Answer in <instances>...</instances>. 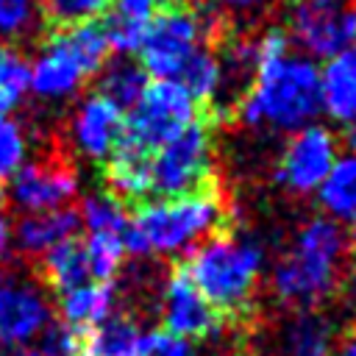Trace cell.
<instances>
[{
	"label": "cell",
	"mask_w": 356,
	"mask_h": 356,
	"mask_svg": "<svg viewBox=\"0 0 356 356\" xmlns=\"http://www.w3.org/2000/svg\"><path fill=\"white\" fill-rule=\"evenodd\" d=\"M228 209L222 203V192L217 181H209L197 192L164 200H145L134 206L120 242L125 253L147 256V253H178L192 242L225 231Z\"/></svg>",
	"instance_id": "obj_1"
},
{
	"label": "cell",
	"mask_w": 356,
	"mask_h": 356,
	"mask_svg": "<svg viewBox=\"0 0 356 356\" xmlns=\"http://www.w3.org/2000/svg\"><path fill=\"white\" fill-rule=\"evenodd\" d=\"M323 111L320 67L303 56H275L256 61L253 83L239 100L234 117L245 125H273L278 131H298L312 125Z\"/></svg>",
	"instance_id": "obj_2"
},
{
	"label": "cell",
	"mask_w": 356,
	"mask_h": 356,
	"mask_svg": "<svg viewBox=\"0 0 356 356\" xmlns=\"http://www.w3.org/2000/svg\"><path fill=\"white\" fill-rule=\"evenodd\" d=\"M197 292L222 320H245L261 270L259 248L239 242L231 228L195 245L181 261Z\"/></svg>",
	"instance_id": "obj_3"
},
{
	"label": "cell",
	"mask_w": 356,
	"mask_h": 356,
	"mask_svg": "<svg viewBox=\"0 0 356 356\" xmlns=\"http://www.w3.org/2000/svg\"><path fill=\"white\" fill-rule=\"evenodd\" d=\"M111 47L100 22L56 28L31 61V92L42 103H64L100 72Z\"/></svg>",
	"instance_id": "obj_4"
},
{
	"label": "cell",
	"mask_w": 356,
	"mask_h": 356,
	"mask_svg": "<svg viewBox=\"0 0 356 356\" xmlns=\"http://www.w3.org/2000/svg\"><path fill=\"white\" fill-rule=\"evenodd\" d=\"M345 234L334 220L314 217L298 234L292 250L275 264L273 289L284 303L314 306L328 298L339 278Z\"/></svg>",
	"instance_id": "obj_5"
},
{
	"label": "cell",
	"mask_w": 356,
	"mask_h": 356,
	"mask_svg": "<svg viewBox=\"0 0 356 356\" xmlns=\"http://www.w3.org/2000/svg\"><path fill=\"white\" fill-rule=\"evenodd\" d=\"M222 36L220 22L200 8V3L159 0L156 17L139 47L142 67L153 81H175L184 64L206 39Z\"/></svg>",
	"instance_id": "obj_6"
},
{
	"label": "cell",
	"mask_w": 356,
	"mask_h": 356,
	"mask_svg": "<svg viewBox=\"0 0 356 356\" xmlns=\"http://www.w3.org/2000/svg\"><path fill=\"white\" fill-rule=\"evenodd\" d=\"M197 117H203V108L181 83L150 81L128 117H122V134L117 145L153 156L164 142H170Z\"/></svg>",
	"instance_id": "obj_7"
},
{
	"label": "cell",
	"mask_w": 356,
	"mask_h": 356,
	"mask_svg": "<svg viewBox=\"0 0 356 356\" xmlns=\"http://www.w3.org/2000/svg\"><path fill=\"white\" fill-rule=\"evenodd\" d=\"M53 323V306L31 261L14 256L0 264V356L28 348Z\"/></svg>",
	"instance_id": "obj_8"
},
{
	"label": "cell",
	"mask_w": 356,
	"mask_h": 356,
	"mask_svg": "<svg viewBox=\"0 0 356 356\" xmlns=\"http://www.w3.org/2000/svg\"><path fill=\"white\" fill-rule=\"evenodd\" d=\"M214 181L211 120L203 114L150 156V197H181Z\"/></svg>",
	"instance_id": "obj_9"
},
{
	"label": "cell",
	"mask_w": 356,
	"mask_h": 356,
	"mask_svg": "<svg viewBox=\"0 0 356 356\" xmlns=\"http://www.w3.org/2000/svg\"><path fill=\"white\" fill-rule=\"evenodd\" d=\"M289 42L317 58H334L356 39V0H289Z\"/></svg>",
	"instance_id": "obj_10"
},
{
	"label": "cell",
	"mask_w": 356,
	"mask_h": 356,
	"mask_svg": "<svg viewBox=\"0 0 356 356\" xmlns=\"http://www.w3.org/2000/svg\"><path fill=\"white\" fill-rule=\"evenodd\" d=\"M78 195V175L75 167L64 156H44L25 161L8 181H6V200L25 214L53 211L70 206Z\"/></svg>",
	"instance_id": "obj_11"
},
{
	"label": "cell",
	"mask_w": 356,
	"mask_h": 356,
	"mask_svg": "<svg viewBox=\"0 0 356 356\" xmlns=\"http://www.w3.org/2000/svg\"><path fill=\"white\" fill-rule=\"evenodd\" d=\"M337 161V139L323 125H303L295 131L278 161V181L298 195L314 192Z\"/></svg>",
	"instance_id": "obj_12"
},
{
	"label": "cell",
	"mask_w": 356,
	"mask_h": 356,
	"mask_svg": "<svg viewBox=\"0 0 356 356\" xmlns=\"http://www.w3.org/2000/svg\"><path fill=\"white\" fill-rule=\"evenodd\" d=\"M164 331L178 334L184 339H206L222 331V317L209 306V300L197 292L192 278L186 275L184 264L172 267L167 286H164V303H161Z\"/></svg>",
	"instance_id": "obj_13"
},
{
	"label": "cell",
	"mask_w": 356,
	"mask_h": 356,
	"mask_svg": "<svg viewBox=\"0 0 356 356\" xmlns=\"http://www.w3.org/2000/svg\"><path fill=\"white\" fill-rule=\"evenodd\" d=\"M122 117L125 114L97 92L83 97L70 122V136L78 153L92 161H106L120 142Z\"/></svg>",
	"instance_id": "obj_14"
},
{
	"label": "cell",
	"mask_w": 356,
	"mask_h": 356,
	"mask_svg": "<svg viewBox=\"0 0 356 356\" xmlns=\"http://www.w3.org/2000/svg\"><path fill=\"white\" fill-rule=\"evenodd\" d=\"M81 228V214L72 206H61L53 211H39V214H25L14 225V248L17 256L25 261L39 259L44 250L53 245L78 236Z\"/></svg>",
	"instance_id": "obj_15"
},
{
	"label": "cell",
	"mask_w": 356,
	"mask_h": 356,
	"mask_svg": "<svg viewBox=\"0 0 356 356\" xmlns=\"http://www.w3.org/2000/svg\"><path fill=\"white\" fill-rule=\"evenodd\" d=\"M36 278L42 286H47L56 298L86 284L89 281V267H86V250L81 236H70L50 250H44L39 259L31 261Z\"/></svg>",
	"instance_id": "obj_16"
},
{
	"label": "cell",
	"mask_w": 356,
	"mask_h": 356,
	"mask_svg": "<svg viewBox=\"0 0 356 356\" xmlns=\"http://www.w3.org/2000/svg\"><path fill=\"white\" fill-rule=\"evenodd\" d=\"M156 8H159V0H114L100 22L111 53L117 56L136 53L156 17Z\"/></svg>",
	"instance_id": "obj_17"
},
{
	"label": "cell",
	"mask_w": 356,
	"mask_h": 356,
	"mask_svg": "<svg viewBox=\"0 0 356 356\" xmlns=\"http://www.w3.org/2000/svg\"><path fill=\"white\" fill-rule=\"evenodd\" d=\"M320 92L323 108L334 120L345 125L356 120V39L320 70Z\"/></svg>",
	"instance_id": "obj_18"
},
{
	"label": "cell",
	"mask_w": 356,
	"mask_h": 356,
	"mask_svg": "<svg viewBox=\"0 0 356 356\" xmlns=\"http://www.w3.org/2000/svg\"><path fill=\"white\" fill-rule=\"evenodd\" d=\"M273 356H334V328L314 312H300L275 337Z\"/></svg>",
	"instance_id": "obj_19"
},
{
	"label": "cell",
	"mask_w": 356,
	"mask_h": 356,
	"mask_svg": "<svg viewBox=\"0 0 356 356\" xmlns=\"http://www.w3.org/2000/svg\"><path fill=\"white\" fill-rule=\"evenodd\" d=\"M86 356H147V331L131 314H108L86 331Z\"/></svg>",
	"instance_id": "obj_20"
},
{
	"label": "cell",
	"mask_w": 356,
	"mask_h": 356,
	"mask_svg": "<svg viewBox=\"0 0 356 356\" xmlns=\"http://www.w3.org/2000/svg\"><path fill=\"white\" fill-rule=\"evenodd\" d=\"M114 286L111 281H86L64 295H58L61 323L72 328H95L114 309Z\"/></svg>",
	"instance_id": "obj_21"
},
{
	"label": "cell",
	"mask_w": 356,
	"mask_h": 356,
	"mask_svg": "<svg viewBox=\"0 0 356 356\" xmlns=\"http://www.w3.org/2000/svg\"><path fill=\"white\" fill-rule=\"evenodd\" d=\"M97 75H100L97 78V95L106 97L108 103H114L122 114L136 106L145 86L150 83V75L145 72V67L139 61H134L131 56L108 58Z\"/></svg>",
	"instance_id": "obj_22"
},
{
	"label": "cell",
	"mask_w": 356,
	"mask_h": 356,
	"mask_svg": "<svg viewBox=\"0 0 356 356\" xmlns=\"http://www.w3.org/2000/svg\"><path fill=\"white\" fill-rule=\"evenodd\" d=\"M317 192L334 220H356V156L337 159Z\"/></svg>",
	"instance_id": "obj_23"
},
{
	"label": "cell",
	"mask_w": 356,
	"mask_h": 356,
	"mask_svg": "<svg viewBox=\"0 0 356 356\" xmlns=\"http://www.w3.org/2000/svg\"><path fill=\"white\" fill-rule=\"evenodd\" d=\"M28 92H31V61L14 53L6 42H0V114H11L14 108H19Z\"/></svg>",
	"instance_id": "obj_24"
},
{
	"label": "cell",
	"mask_w": 356,
	"mask_h": 356,
	"mask_svg": "<svg viewBox=\"0 0 356 356\" xmlns=\"http://www.w3.org/2000/svg\"><path fill=\"white\" fill-rule=\"evenodd\" d=\"M78 214H81V222L89 228V234H117V236L125 231L128 217H131L125 211V206L108 192L83 197Z\"/></svg>",
	"instance_id": "obj_25"
},
{
	"label": "cell",
	"mask_w": 356,
	"mask_h": 356,
	"mask_svg": "<svg viewBox=\"0 0 356 356\" xmlns=\"http://www.w3.org/2000/svg\"><path fill=\"white\" fill-rule=\"evenodd\" d=\"M111 3L114 0H39V11L42 22L56 31L81 22H97V17H103Z\"/></svg>",
	"instance_id": "obj_26"
},
{
	"label": "cell",
	"mask_w": 356,
	"mask_h": 356,
	"mask_svg": "<svg viewBox=\"0 0 356 356\" xmlns=\"http://www.w3.org/2000/svg\"><path fill=\"white\" fill-rule=\"evenodd\" d=\"M83 250H86L89 278L95 281L117 278L122 259H125V248L117 234H89V239H83Z\"/></svg>",
	"instance_id": "obj_27"
},
{
	"label": "cell",
	"mask_w": 356,
	"mask_h": 356,
	"mask_svg": "<svg viewBox=\"0 0 356 356\" xmlns=\"http://www.w3.org/2000/svg\"><path fill=\"white\" fill-rule=\"evenodd\" d=\"M28 161V136L17 120L0 114V184Z\"/></svg>",
	"instance_id": "obj_28"
},
{
	"label": "cell",
	"mask_w": 356,
	"mask_h": 356,
	"mask_svg": "<svg viewBox=\"0 0 356 356\" xmlns=\"http://www.w3.org/2000/svg\"><path fill=\"white\" fill-rule=\"evenodd\" d=\"M39 19V0H0V42L28 36Z\"/></svg>",
	"instance_id": "obj_29"
},
{
	"label": "cell",
	"mask_w": 356,
	"mask_h": 356,
	"mask_svg": "<svg viewBox=\"0 0 356 356\" xmlns=\"http://www.w3.org/2000/svg\"><path fill=\"white\" fill-rule=\"evenodd\" d=\"M147 356H192V342L170 331H147Z\"/></svg>",
	"instance_id": "obj_30"
},
{
	"label": "cell",
	"mask_w": 356,
	"mask_h": 356,
	"mask_svg": "<svg viewBox=\"0 0 356 356\" xmlns=\"http://www.w3.org/2000/svg\"><path fill=\"white\" fill-rule=\"evenodd\" d=\"M8 236H11V228H8V214H6V203L0 200V259H6Z\"/></svg>",
	"instance_id": "obj_31"
},
{
	"label": "cell",
	"mask_w": 356,
	"mask_h": 356,
	"mask_svg": "<svg viewBox=\"0 0 356 356\" xmlns=\"http://www.w3.org/2000/svg\"><path fill=\"white\" fill-rule=\"evenodd\" d=\"M345 145L350 147V153L356 156V120H350L348 122V128H345Z\"/></svg>",
	"instance_id": "obj_32"
},
{
	"label": "cell",
	"mask_w": 356,
	"mask_h": 356,
	"mask_svg": "<svg viewBox=\"0 0 356 356\" xmlns=\"http://www.w3.org/2000/svg\"><path fill=\"white\" fill-rule=\"evenodd\" d=\"M8 356H53V353L42 350V348H19V350H11Z\"/></svg>",
	"instance_id": "obj_33"
},
{
	"label": "cell",
	"mask_w": 356,
	"mask_h": 356,
	"mask_svg": "<svg viewBox=\"0 0 356 356\" xmlns=\"http://www.w3.org/2000/svg\"><path fill=\"white\" fill-rule=\"evenodd\" d=\"M334 356H356V339L345 342V345L339 348V353H334Z\"/></svg>",
	"instance_id": "obj_34"
},
{
	"label": "cell",
	"mask_w": 356,
	"mask_h": 356,
	"mask_svg": "<svg viewBox=\"0 0 356 356\" xmlns=\"http://www.w3.org/2000/svg\"><path fill=\"white\" fill-rule=\"evenodd\" d=\"M228 6H236V8H250V6H256V3H261V0H225Z\"/></svg>",
	"instance_id": "obj_35"
},
{
	"label": "cell",
	"mask_w": 356,
	"mask_h": 356,
	"mask_svg": "<svg viewBox=\"0 0 356 356\" xmlns=\"http://www.w3.org/2000/svg\"><path fill=\"white\" fill-rule=\"evenodd\" d=\"M184 3H200V0H184Z\"/></svg>",
	"instance_id": "obj_36"
},
{
	"label": "cell",
	"mask_w": 356,
	"mask_h": 356,
	"mask_svg": "<svg viewBox=\"0 0 356 356\" xmlns=\"http://www.w3.org/2000/svg\"><path fill=\"white\" fill-rule=\"evenodd\" d=\"M353 222H356V220H353ZM353 234H356V231H353Z\"/></svg>",
	"instance_id": "obj_37"
}]
</instances>
